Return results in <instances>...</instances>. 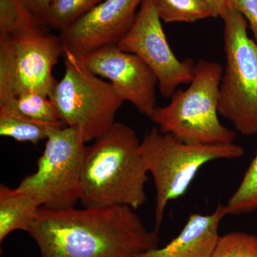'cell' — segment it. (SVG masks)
<instances>
[{
    "label": "cell",
    "mask_w": 257,
    "mask_h": 257,
    "mask_svg": "<svg viewBox=\"0 0 257 257\" xmlns=\"http://www.w3.org/2000/svg\"><path fill=\"white\" fill-rule=\"evenodd\" d=\"M225 207L228 215H240L257 210V152L239 187Z\"/></svg>",
    "instance_id": "ac0fdd59"
},
{
    "label": "cell",
    "mask_w": 257,
    "mask_h": 257,
    "mask_svg": "<svg viewBox=\"0 0 257 257\" xmlns=\"http://www.w3.org/2000/svg\"><path fill=\"white\" fill-rule=\"evenodd\" d=\"M28 233L40 257H138L159 247L135 209L127 206L69 208L41 207Z\"/></svg>",
    "instance_id": "6da1fadb"
},
{
    "label": "cell",
    "mask_w": 257,
    "mask_h": 257,
    "mask_svg": "<svg viewBox=\"0 0 257 257\" xmlns=\"http://www.w3.org/2000/svg\"><path fill=\"white\" fill-rule=\"evenodd\" d=\"M17 97L15 56L10 35L0 34V106Z\"/></svg>",
    "instance_id": "ffe728a7"
},
{
    "label": "cell",
    "mask_w": 257,
    "mask_h": 257,
    "mask_svg": "<svg viewBox=\"0 0 257 257\" xmlns=\"http://www.w3.org/2000/svg\"><path fill=\"white\" fill-rule=\"evenodd\" d=\"M161 20L167 23H192L213 18L204 0H154Z\"/></svg>",
    "instance_id": "e0dca14e"
},
{
    "label": "cell",
    "mask_w": 257,
    "mask_h": 257,
    "mask_svg": "<svg viewBox=\"0 0 257 257\" xmlns=\"http://www.w3.org/2000/svg\"><path fill=\"white\" fill-rule=\"evenodd\" d=\"M86 143L75 128L64 126L52 130L36 171L25 177L17 187L36 197L47 209L75 207L80 200Z\"/></svg>",
    "instance_id": "52a82bcc"
},
{
    "label": "cell",
    "mask_w": 257,
    "mask_h": 257,
    "mask_svg": "<svg viewBox=\"0 0 257 257\" xmlns=\"http://www.w3.org/2000/svg\"><path fill=\"white\" fill-rule=\"evenodd\" d=\"M12 104L22 114L32 119L64 124L53 101L47 96L36 92H24L17 96Z\"/></svg>",
    "instance_id": "d6986e66"
},
{
    "label": "cell",
    "mask_w": 257,
    "mask_h": 257,
    "mask_svg": "<svg viewBox=\"0 0 257 257\" xmlns=\"http://www.w3.org/2000/svg\"><path fill=\"white\" fill-rule=\"evenodd\" d=\"M41 203L30 193L0 185V242L18 230L27 231Z\"/></svg>",
    "instance_id": "4fadbf2b"
},
{
    "label": "cell",
    "mask_w": 257,
    "mask_h": 257,
    "mask_svg": "<svg viewBox=\"0 0 257 257\" xmlns=\"http://www.w3.org/2000/svg\"><path fill=\"white\" fill-rule=\"evenodd\" d=\"M140 152L156 188L155 224L163 221L167 204L182 197L199 169L211 161L236 159L243 156V147L234 143H186L153 127L146 134Z\"/></svg>",
    "instance_id": "277c9868"
},
{
    "label": "cell",
    "mask_w": 257,
    "mask_h": 257,
    "mask_svg": "<svg viewBox=\"0 0 257 257\" xmlns=\"http://www.w3.org/2000/svg\"><path fill=\"white\" fill-rule=\"evenodd\" d=\"M64 124H51L32 119L15 108L13 104L0 106V135L20 143L38 144L47 140L52 130Z\"/></svg>",
    "instance_id": "5bb4252c"
},
{
    "label": "cell",
    "mask_w": 257,
    "mask_h": 257,
    "mask_svg": "<svg viewBox=\"0 0 257 257\" xmlns=\"http://www.w3.org/2000/svg\"><path fill=\"white\" fill-rule=\"evenodd\" d=\"M209 7L213 18H221L228 5V0H204Z\"/></svg>",
    "instance_id": "cb8c5ba5"
},
{
    "label": "cell",
    "mask_w": 257,
    "mask_h": 257,
    "mask_svg": "<svg viewBox=\"0 0 257 257\" xmlns=\"http://www.w3.org/2000/svg\"><path fill=\"white\" fill-rule=\"evenodd\" d=\"M15 56L17 96L36 92L50 97L57 81L52 71L64 45L60 36L50 30L10 35Z\"/></svg>",
    "instance_id": "8fae6325"
},
{
    "label": "cell",
    "mask_w": 257,
    "mask_h": 257,
    "mask_svg": "<svg viewBox=\"0 0 257 257\" xmlns=\"http://www.w3.org/2000/svg\"><path fill=\"white\" fill-rule=\"evenodd\" d=\"M62 56L64 76L50 98L66 126L77 130L87 143L113 126L124 101L110 82L89 70L64 47Z\"/></svg>",
    "instance_id": "8992f818"
},
{
    "label": "cell",
    "mask_w": 257,
    "mask_h": 257,
    "mask_svg": "<svg viewBox=\"0 0 257 257\" xmlns=\"http://www.w3.org/2000/svg\"><path fill=\"white\" fill-rule=\"evenodd\" d=\"M47 30L24 0H0V34L13 35Z\"/></svg>",
    "instance_id": "9a60e30c"
},
{
    "label": "cell",
    "mask_w": 257,
    "mask_h": 257,
    "mask_svg": "<svg viewBox=\"0 0 257 257\" xmlns=\"http://www.w3.org/2000/svg\"><path fill=\"white\" fill-rule=\"evenodd\" d=\"M103 0H52L42 17L50 30H65Z\"/></svg>",
    "instance_id": "2e32d148"
},
{
    "label": "cell",
    "mask_w": 257,
    "mask_h": 257,
    "mask_svg": "<svg viewBox=\"0 0 257 257\" xmlns=\"http://www.w3.org/2000/svg\"><path fill=\"white\" fill-rule=\"evenodd\" d=\"M161 21L154 0H144L133 28L117 46L138 56L150 67L158 80L161 94L168 98L179 86L192 82L195 63L192 59H177Z\"/></svg>",
    "instance_id": "ba28073f"
},
{
    "label": "cell",
    "mask_w": 257,
    "mask_h": 257,
    "mask_svg": "<svg viewBox=\"0 0 257 257\" xmlns=\"http://www.w3.org/2000/svg\"><path fill=\"white\" fill-rule=\"evenodd\" d=\"M211 257H257V236L241 231L222 235Z\"/></svg>",
    "instance_id": "44dd1931"
},
{
    "label": "cell",
    "mask_w": 257,
    "mask_h": 257,
    "mask_svg": "<svg viewBox=\"0 0 257 257\" xmlns=\"http://www.w3.org/2000/svg\"><path fill=\"white\" fill-rule=\"evenodd\" d=\"M228 3L246 19L257 43V0H228Z\"/></svg>",
    "instance_id": "7402d4cb"
},
{
    "label": "cell",
    "mask_w": 257,
    "mask_h": 257,
    "mask_svg": "<svg viewBox=\"0 0 257 257\" xmlns=\"http://www.w3.org/2000/svg\"><path fill=\"white\" fill-rule=\"evenodd\" d=\"M223 68L200 60L185 90L176 91L168 105L158 107L150 119L162 133L186 143L216 145L234 143L236 135L219 121V87Z\"/></svg>",
    "instance_id": "3957f363"
},
{
    "label": "cell",
    "mask_w": 257,
    "mask_h": 257,
    "mask_svg": "<svg viewBox=\"0 0 257 257\" xmlns=\"http://www.w3.org/2000/svg\"><path fill=\"white\" fill-rule=\"evenodd\" d=\"M221 18L226 64L218 110L236 131L251 136L257 134V43L248 36L246 19L229 3Z\"/></svg>",
    "instance_id": "5b68a950"
},
{
    "label": "cell",
    "mask_w": 257,
    "mask_h": 257,
    "mask_svg": "<svg viewBox=\"0 0 257 257\" xmlns=\"http://www.w3.org/2000/svg\"><path fill=\"white\" fill-rule=\"evenodd\" d=\"M79 60L93 73L108 79L123 101H130L142 114L152 117L157 108L158 80L140 57L113 45Z\"/></svg>",
    "instance_id": "9c48e42d"
},
{
    "label": "cell",
    "mask_w": 257,
    "mask_h": 257,
    "mask_svg": "<svg viewBox=\"0 0 257 257\" xmlns=\"http://www.w3.org/2000/svg\"><path fill=\"white\" fill-rule=\"evenodd\" d=\"M144 0H103L60 32L64 47L81 59L104 47L118 45L133 28Z\"/></svg>",
    "instance_id": "30bf717a"
},
{
    "label": "cell",
    "mask_w": 257,
    "mask_h": 257,
    "mask_svg": "<svg viewBox=\"0 0 257 257\" xmlns=\"http://www.w3.org/2000/svg\"><path fill=\"white\" fill-rule=\"evenodd\" d=\"M140 145L133 128L116 121L87 147L81 176L83 207L127 206L136 210L145 204L148 171Z\"/></svg>",
    "instance_id": "7a4b0ae2"
},
{
    "label": "cell",
    "mask_w": 257,
    "mask_h": 257,
    "mask_svg": "<svg viewBox=\"0 0 257 257\" xmlns=\"http://www.w3.org/2000/svg\"><path fill=\"white\" fill-rule=\"evenodd\" d=\"M29 8L37 16L42 17L47 11L52 0H24Z\"/></svg>",
    "instance_id": "603a6c76"
},
{
    "label": "cell",
    "mask_w": 257,
    "mask_h": 257,
    "mask_svg": "<svg viewBox=\"0 0 257 257\" xmlns=\"http://www.w3.org/2000/svg\"><path fill=\"white\" fill-rule=\"evenodd\" d=\"M226 215L223 204L208 215L192 214L177 237L163 247L149 250L138 257H211L220 237L219 224Z\"/></svg>",
    "instance_id": "7c38bea8"
}]
</instances>
